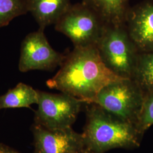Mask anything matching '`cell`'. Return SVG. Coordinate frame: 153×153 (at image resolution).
<instances>
[{"label":"cell","mask_w":153,"mask_h":153,"mask_svg":"<svg viewBox=\"0 0 153 153\" xmlns=\"http://www.w3.org/2000/svg\"><path fill=\"white\" fill-rule=\"evenodd\" d=\"M89 104L82 133L86 149L94 153H104L116 148L129 149L140 146L143 135L136 125L97 104Z\"/></svg>","instance_id":"2"},{"label":"cell","mask_w":153,"mask_h":153,"mask_svg":"<svg viewBox=\"0 0 153 153\" xmlns=\"http://www.w3.org/2000/svg\"><path fill=\"white\" fill-rule=\"evenodd\" d=\"M81 153H94L92 152H91V151H90V150H88V149H86V148L83 150V151Z\"/></svg>","instance_id":"17"},{"label":"cell","mask_w":153,"mask_h":153,"mask_svg":"<svg viewBox=\"0 0 153 153\" xmlns=\"http://www.w3.org/2000/svg\"><path fill=\"white\" fill-rule=\"evenodd\" d=\"M28 10L44 30L55 25L71 5L70 0H27Z\"/></svg>","instance_id":"10"},{"label":"cell","mask_w":153,"mask_h":153,"mask_svg":"<svg viewBox=\"0 0 153 153\" xmlns=\"http://www.w3.org/2000/svg\"><path fill=\"white\" fill-rule=\"evenodd\" d=\"M133 79L145 94L153 92V52L140 53Z\"/></svg>","instance_id":"13"},{"label":"cell","mask_w":153,"mask_h":153,"mask_svg":"<svg viewBox=\"0 0 153 153\" xmlns=\"http://www.w3.org/2000/svg\"><path fill=\"white\" fill-rule=\"evenodd\" d=\"M105 25L124 26L129 10V0H83Z\"/></svg>","instance_id":"11"},{"label":"cell","mask_w":153,"mask_h":153,"mask_svg":"<svg viewBox=\"0 0 153 153\" xmlns=\"http://www.w3.org/2000/svg\"><path fill=\"white\" fill-rule=\"evenodd\" d=\"M38 103V91L31 86L19 83L15 88L0 96V110L6 108H30Z\"/></svg>","instance_id":"12"},{"label":"cell","mask_w":153,"mask_h":153,"mask_svg":"<svg viewBox=\"0 0 153 153\" xmlns=\"http://www.w3.org/2000/svg\"><path fill=\"white\" fill-rule=\"evenodd\" d=\"M28 11L27 0H0V28Z\"/></svg>","instance_id":"14"},{"label":"cell","mask_w":153,"mask_h":153,"mask_svg":"<svg viewBox=\"0 0 153 153\" xmlns=\"http://www.w3.org/2000/svg\"><path fill=\"white\" fill-rule=\"evenodd\" d=\"M0 153H19L15 150L2 144H0Z\"/></svg>","instance_id":"16"},{"label":"cell","mask_w":153,"mask_h":153,"mask_svg":"<svg viewBox=\"0 0 153 153\" xmlns=\"http://www.w3.org/2000/svg\"><path fill=\"white\" fill-rule=\"evenodd\" d=\"M55 25L56 31L71 40L74 48L97 47L106 26L83 3L71 5Z\"/></svg>","instance_id":"5"},{"label":"cell","mask_w":153,"mask_h":153,"mask_svg":"<svg viewBox=\"0 0 153 153\" xmlns=\"http://www.w3.org/2000/svg\"><path fill=\"white\" fill-rule=\"evenodd\" d=\"M32 131L34 153H81L85 149L83 134L71 127L52 131L35 124Z\"/></svg>","instance_id":"8"},{"label":"cell","mask_w":153,"mask_h":153,"mask_svg":"<svg viewBox=\"0 0 153 153\" xmlns=\"http://www.w3.org/2000/svg\"><path fill=\"white\" fill-rule=\"evenodd\" d=\"M105 65L123 78L133 79L140 52L124 26L106 25L97 45Z\"/></svg>","instance_id":"3"},{"label":"cell","mask_w":153,"mask_h":153,"mask_svg":"<svg viewBox=\"0 0 153 153\" xmlns=\"http://www.w3.org/2000/svg\"><path fill=\"white\" fill-rule=\"evenodd\" d=\"M153 125V92L145 93L136 126L140 133L145 132Z\"/></svg>","instance_id":"15"},{"label":"cell","mask_w":153,"mask_h":153,"mask_svg":"<svg viewBox=\"0 0 153 153\" xmlns=\"http://www.w3.org/2000/svg\"><path fill=\"white\" fill-rule=\"evenodd\" d=\"M38 91V108L35 111V124L52 131L71 127L80 111L82 101L65 93Z\"/></svg>","instance_id":"6"},{"label":"cell","mask_w":153,"mask_h":153,"mask_svg":"<svg viewBox=\"0 0 153 153\" xmlns=\"http://www.w3.org/2000/svg\"><path fill=\"white\" fill-rule=\"evenodd\" d=\"M126 27L140 53L153 52V4L145 1L130 7Z\"/></svg>","instance_id":"9"},{"label":"cell","mask_w":153,"mask_h":153,"mask_svg":"<svg viewBox=\"0 0 153 153\" xmlns=\"http://www.w3.org/2000/svg\"><path fill=\"white\" fill-rule=\"evenodd\" d=\"M65 55L56 51L50 45L44 30L30 33L23 39L18 64L19 71L25 73L33 70H54L60 66Z\"/></svg>","instance_id":"7"},{"label":"cell","mask_w":153,"mask_h":153,"mask_svg":"<svg viewBox=\"0 0 153 153\" xmlns=\"http://www.w3.org/2000/svg\"><path fill=\"white\" fill-rule=\"evenodd\" d=\"M144 97L145 93L133 79L123 78L105 86L88 104H97L136 126Z\"/></svg>","instance_id":"4"},{"label":"cell","mask_w":153,"mask_h":153,"mask_svg":"<svg viewBox=\"0 0 153 153\" xmlns=\"http://www.w3.org/2000/svg\"><path fill=\"white\" fill-rule=\"evenodd\" d=\"M121 79L107 67L93 46L74 48L65 55L59 71L46 83L88 104L105 86Z\"/></svg>","instance_id":"1"}]
</instances>
